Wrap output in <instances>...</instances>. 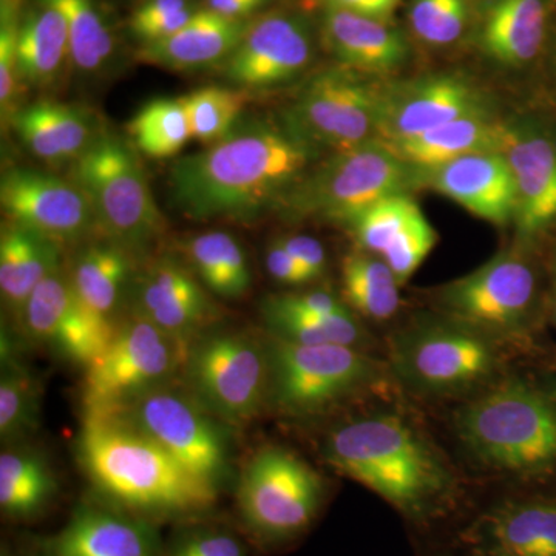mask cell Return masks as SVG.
<instances>
[{
    "mask_svg": "<svg viewBox=\"0 0 556 556\" xmlns=\"http://www.w3.org/2000/svg\"><path fill=\"white\" fill-rule=\"evenodd\" d=\"M237 496L252 530L285 538L311 525L324 497V484L314 468L294 453L266 447L249 459Z\"/></svg>",
    "mask_w": 556,
    "mask_h": 556,
    "instance_id": "cell-10",
    "label": "cell"
},
{
    "mask_svg": "<svg viewBox=\"0 0 556 556\" xmlns=\"http://www.w3.org/2000/svg\"><path fill=\"white\" fill-rule=\"evenodd\" d=\"M325 456L340 473L413 517L428 514L448 489L437 453L396 416L365 417L336 428Z\"/></svg>",
    "mask_w": 556,
    "mask_h": 556,
    "instance_id": "cell-3",
    "label": "cell"
},
{
    "mask_svg": "<svg viewBox=\"0 0 556 556\" xmlns=\"http://www.w3.org/2000/svg\"><path fill=\"white\" fill-rule=\"evenodd\" d=\"M313 60V39L298 16L269 13L249 21L223 62V76L241 90H268L298 78Z\"/></svg>",
    "mask_w": 556,
    "mask_h": 556,
    "instance_id": "cell-16",
    "label": "cell"
},
{
    "mask_svg": "<svg viewBox=\"0 0 556 556\" xmlns=\"http://www.w3.org/2000/svg\"><path fill=\"white\" fill-rule=\"evenodd\" d=\"M270 0H206V9L230 20L249 21Z\"/></svg>",
    "mask_w": 556,
    "mask_h": 556,
    "instance_id": "cell-50",
    "label": "cell"
},
{
    "mask_svg": "<svg viewBox=\"0 0 556 556\" xmlns=\"http://www.w3.org/2000/svg\"><path fill=\"white\" fill-rule=\"evenodd\" d=\"M517 186V219L526 236L556 219V148L548 139L511 129L504 150Z\"/></svg>",
    "mask_w": 556,
    "mask_h": 556,
    "instance_id": "cell-23",
    "label": "cell"
},
{
    "mask_svg": "<svg viewBox=\"0 0 556 556\" xmlns=\"http://www.w3.org/2000/svg\"><path fill=\"white\" fill-rule=\"evenodd\" d=\"M197 11L190 0H146L131 14L129 28L135 39L148 46L185 28Z\"/></svg>",
    "mask_w": 556,
    "mask_h": 556,
    "instance_id": "cell-42",
    "label": "cell"
},
{
    "mask_svg": "<svg viewBox=\"0 0 556 556\" xmlns=\"http://www.w3.org/2000/svg\"><path fill=\"white\" fill-rule=\"evenodd\" d=\"M408 166L379 139L336 152L300 179L278 208L288 217L350 225L361 212L386 197L404 193Z\"/></svg>",
    "mask_w": 556,
    "mask_h": 556,
    "instance_id": "cell-6",
    "label": "cell"
},
{
    "mask_svg": "<svg viewBox=\"0 0 556 556\" xmlns=\"http://www.w3.org/2000/svg\"><path fill=\"white\" fill-rule=\"evenodd\" d=\"M438 243V233L422 211L409 222L407 228L387 249L382 258L396 276L399 285H404Z\"/></svg>",
    "mask_w": 556,
    "mask_h": 556,
    "instance_id": "cell-43",
    "label": "cell"
},
{
    "mask_svg": "<svg viewBox=\"0 0 556 556\" xmlns=\"http://www.w3.org/2000/svg\"><path fill=\"white\" fill-rule=\"evenodd\" d=\"M21 317L31 339L84 368L101 356L118 327L91 313L62 270L39 285Z\"/></svg>",
    "mask_w": 556,
    "mask_h": 556,
    "instance_id": "cell-15",
    "label": "cell"
},
{
    "mask_svg": "<svg viewBox=\"0 0 556 556\" xmlns=\"http://www.w3.org/2000/svg\"><path fill=\"white\" fill-rule=\"evenodd\" d=\"M21 0H2V13L20 14Z\"/></svg>",
    "mask_w": 556,
    "mask_h": 556,
    "instance_id": "cell-51",
    "label": "cell"
},
{
    "mask_svg": "<svg viewBox=\"0 0 556 556\" xmlns=\"http://www.w3.org/2000/svg\"><path fill=\"white\" fill-rule=\"evenodd\" d=\"M273 338L299 345L353 346L361 339V327L351 311L338 314L288 313L263 306Z\"/></svg>",
    "mask_w": 556,
    "mask_h": 556,
    "instance_id": "cell-38",
    "label": "cell"
},
{
    "mask_svg": "<svg viewBox=\"0 0 556 556\" xmlns=\"http://www.w3.org/2000/svg\"><path fill=\"white\" fill-rule=\"evenodd\" d=\"M486 115L481 93L457 76H431L382 89L378 139L404 141L452 121Z\"/></svg>",
    "mask_w": 556,
    "mask_h": 556,
    "instance_id": "cell-18",
    "label": "cell"
},
{
    "mask_svg": "<svg viewBox=\"0 0 556 556\" xmlns=\"http://www.w3.org/2000/svg\"><path fill=\"white\" fill-rule=\"evenodd\" d=\"M134 257L130 251L115 241H93L80 249L73 262L70 280L84 305L104 320H115L116 311L126 298L134 276Z\"/></svg>",
    "mask_w": 556,
    "mask_h": 556,
    "instance_id": "cell-30",
    "label": "cell"
},
{
    "mask_svg": "<svg viewBox=\"0 0 556 556\" xmlns=\"http://www.w3.org/2000/svg\"><path fill=\"white\" fill-rule=\"evenodd\" d=\"M510 135V127L495 123L486 115L466 116L419 137L383 144L405 163L431 170L473 153H504Z\"/></svg>",
    "mask_w": 556,
    "mask_h": 556,
    "instance_id": "cell-27",
    "label": "cell"
},
{
    "mask_svg": "<svg viewBox=\"0 0 556 556\" xmlns=\"http://www.w3.org/2000/svg\"><path fill=\"white\" fill-rule=\"evenodd\" d=\"M269 399L288 415H313L350 396L372 376L364 354L345 345L268 343Z\"/></svg>",
    "mask_w": 556,
    "mask_h": 556,
    "instance_id": "cell-9",
    "label": "cell"
},
{
    "mask_svg": "<svg viewBox=\"0 0 556 556\" xmlns=\"http://www.w3.org/2000/svg\"><path fill=\"white\" fill-rule=\"evenodd\" d=\"M311 5L324 10H343L361 16L388 22L397 10L401 0H309Z\"/></svg>",
    "mask_w": 556,
    "mask_h": 556,
    "instance_id": "cell-49",
    "label": "cell"
},
{
    "mask_svg": "<svg viewBox=\"0 0 556 556\" xmlns=\"http://www.w3.org/2000/svg\"><path fill=\"white\" fill-rule=\"evenodd\" d=\"M0 203L10 222L38 230L60 244L84 240L98 228L93 208L79 186L46 172L28 167L3 172Z\"/></svg>",
    "mask_w": 556,
    "mask_h": 556,
    "instance_id": "cell-13",
    "label": "cell"
},
{
    "mask_svg": "<svg viewBox=\"0 0 556 556\" xmlns=\"http://www.w3.org/2000/svg\"><path fill=\"white\" fill-rule=\"evenodd\" d=\"M135 314L189 350L214 320L215 306L189 266L163 257L135 278Z\"/></svg>",
    "mask_w": 556,
    "mask_h": 556,
    "instance_id": "cell-19",
    "label": "cell"
},
{
    "mask_svg": "<svg viewBox=\"0 0 556 556\" xmlns=\"http://www.w3.org/2000/svg\"><path fill=\"white\" fill-rule=\"evenodd\" d=\"M321 40L343 67L354 72H393L408 58V43L401 31L350 11L324 10Z\"/></svg>",
    "mask_w": 556,
    "mask_h": 556,
    "instance_id": "cell-22",
    "label": "cell"
},
{
    "mask_svg": "<svg viewBox=\"0 0 556 556\" xmlns=\"http://www.w3.org/2000/svg\"><path fill=\"white\" fill-rule=\"evenodd\" d=\"M129 135L139 152L150 159L177 155L192 138L181 98H159L142 105L129 123Z\"/></svg>",
    "mask_w": 556,
    "mask_h": 556,
    "instance_id": "cell-36",
    "label": "cell"
},
{
    "mask_svg": "<svg viewBox=\"0 0 556 556\" xmlns=\"http://www.w3.org/2000/svg\"><path fill=\"white\" fill-rule=\"evenodd\" d=\"M160 555L159 533L148 519L100 506L79 507L46 547V556Z\"/></svg>",
    "mask_w": 556,
    "mask_h": 556,
    "instance_id": "cell-20",
    "label": "cell"
},
{
    "mask_svg": "<svg viewBox=\"0 0 556 556\" xmlns=\"http://www.w3.org/2000/svg\"><path fill=\"white\" fill-rule=\"evenodd\" d=\"M460 438L489 466L530 475L556 463V405L510 382L475 399L457 417Z\"/></svg>",
    "mask_w": 556,
    "mask_h": 556,
    "instance_id": "cell-4",
    "label": "cell"
},
{
    "mask_svg": "<svg viewBox=\"0 0 556 556\" xmlns=\"http://www.w3.org/2000/svg\"><path fill=\"white\" fill-rule=\"evenodd\" d=\"M116 415L148 434L193 475L218 486L229 470V442L223 422L188 391L170 386L150 391ZM112 416V415H110Z\"/></svg>",
    "mask_w": 556,
    "mask_h": 556,
    "instance_id": "cell-11",
    "label": "cell"
},
{
    "mask_svg": "<svg viewBox=\"0 0 556 556\" xmlns=\"http://www.w3.org/2000/svg\"><path fill=\"white\" fill-rule=\"evenodd\" d=\"M380 102L382 89L342 65L313 76L285 118L318 148L343 152L378 139Z\"/></svg>",
    "mask_w": 556,
    "mask_h": 556,
    "instance_id": "cell-12",
    "label": "cell"
},
{
    "mask_svg": "<svg viewBox=\"0 0 556 556\" xmlns=\"http://www.w3.org/2000/svg\"><path fill=\"white\" fill-rule=\"evenodd\" d=\"M431 170V186L477 217L495 225L515 218L517 186L504 153H473Z\"/></svg>",
    "mask_w": 556,
    "mask_h": 556,
    "instance_id": "cell-21",
    "label": "cell"
},
{
    "mask_svg": "<svg viewBox=\"0 0 556 556\" xmlns=\"http://www.w3.org/2000/svg\"><path fill=\"white\" fill-rule=\"evenodd\" d=\"M73 181L86 193L98 228L131 254H142L164 230L144 169L115 135L94 139L73 166Z\"/></svg>",
    "mask_w": 556,
    "mask_h": 556,
    "instance_id": "cell-5",
    "label": "cell"
},
{
    "mask_svg": "<svg viewBox=\"0 0 556 556\" xmlns=\"http://www.w3.org/2000/svg\"><path fill=\"white\" fill-rule=\"evenodd\" d=\"M396 365L413 386L431 393L467 390L489 378L496 354L484 338L460 328H430L396 346Z\"/></svg>",
    "mask_w": 556,
    "mask_h": 556,
    "instance_id": "cell-14",
    "label": "cell"
},
{
    "mask_svg": "<svg viewBox=\"0 0 556 556\" xmlns=\"http://www.w3.org/2000/svg\"><path fill=\"white\" fill-rule=\"evenodd\" d=\"M10 123L25 148L47 163L76 161L100 137L83 109L64 102L39 101L17 109Z\"/></svg>",
    "mask_w": 556,
    "mask_h": 556,
    "instance_id": "cell-26",
    "label": "cell"
},
{
    "mask_svg": "<svg viewBox=\"0 0 556 556\" xmlns=\"http://www.w3.org/2000/svg\"><path fill=\"white\" fill-rule=\"evenodd\" d=\"M188 113L192 138L203 144H214L225 138L241 118L244 109L243 90L204 87L181 97Z\"/></svg>",
    "mask_w": 556,
    "mask_h": 556,
    "instance_id": "cell-39",
    "label": "cell"
},
{
    "mask_svg": "<svg viewBox=\"0 0 556 556\" xmlns=\"http://www.w3.org/2000/svg\"><path fill=\"white\" fill-rule=\"evenodd\" d=\"M546 31L544 0H490L482 16V50L503 65L527 64L543 46Z\"/></svg>",
    "mask_w": 556,
    "mask_h": 556,
    "instance_id": "cell-29",
    "label": "cell"
},
{
    "mask_svg": "<svg viewBox=\"0 0 556 556\" xmlns=\"http://www.w3.org/2000/svg\"><path fill=\"white\" fill-rule=\"evenodd\" d=\"M248 24L249 21L230 20L207 9L199 10L175 35L141 46L137 58L144 64L177 72L208 67L228 60Z\"/></svg>",
    "mask_w": 556,
    "mask_h": 556,
    "instance_id": "cell-24",
    "label": "cell"
},
{
    "mask_svg": "<svg viewBox=\"0 0 556 556\" xmlns=\"http://www.w3.org/2000/svg\"><path fill=\"white\" fill-rule=\"evenodd\" d=\"M20 14L2 13L0 27V105L2 115L13 118L20 93V67H17V30Z\"/></svg>",
    "mask_w": 556,
    "mask_h": 556,
    "instance_id": "cell-44",
    "label": "cell"
},
{
    "mask_svg": "<svg viewBox=\"0 0 556 556\" xmlns=\"http://www.w3.org/2000/svg\"><path fill=\"white\" fill-rule=\"evenodd\" d=\"M295 262L308 273L311 280L324 276L327 269V252L320 241L309 236H289L278 239Z\"/></svg>",
    "mask_w": 556,
    "mask_h": 556,
    "instance_id": "cell-47",
    "label": "cell"
},
{
    "mask_svg": "<svg viewBox=\"0 0 556 556\" xmlns=\"http://www.w3.org/2000/svg\"><path fill=\"white\" fill-rule=\"evenodd\" d=\"M263 306L299 314H338L350 311L334 295L324 291L278 295V298L266 300Z\"/></svg>",
    "mask_w": 556,
    "mask_h": 556,
    "instance_id": "cell-46",
    "label": "cell"
},
{
    "mask_svg": "<svg viewBox=\"0 0 556 556\" xmlns=\"http://www.w3.org/2000/svg\"><path fill=\"white\" fill-rule=\"evenodd\" d=\"M76 445L94 486L141 517L203 514L217 501V486L118 415L84 416Z\"/></svg>",
    "mask_w": 556,
    "mask_h": 556,
    "instance_id": "cell-2",
    "label": "cell"
},
{
    "mask_svg": "<svg viewBox=\"0 0 556 556\" xmlns=\"http://www.w3.org/2000/svg\"><path fill=\"white\" fill-rule=\"evenodd\" d=\"M186 356V348L134 313L86 368L84 416L116 415L150 391L169 386L182 371Z\"/></svg>",
    "mask_w": 556,
    "mask_h": 556,
    "instance_id": "cell-7",
    "label": "cell"
},
{
    "mask_svg": "<svg viewBox=\"0 0 556 556\" xmlns=\"http://www.w3.org/2000/svg\"><path fill=\"white\" fill-rule=\"evenodd\" d=\"M343 291L354 309L375 320H386L399 308V285L386 260L368 254L346 255L342 263Z\"/></svg>",
    "mask_w": 556,
    "mask_h": 556,
    "instance_id": "cell-35",
    "label": "cell"
},
{
    "mask_svg": "<svg viewBox=\"0 0 556 556\" xmlns=\"http://www.w3.org/2000/svg\"><path fill=\"white\" fill-rule=\"evenodd\" d=\"M188 393L219 422L241 426L269 397L268 345L241 332H211L193 340L182 367Z\"/></svg>",
    "mask_w": 556,
    "mask_h": 556,
    "instance_id": "cell-8",
    "label": "cell"
},
{
    "mask_svg": "<svg viewBox=\"0 0 556 556\" xmlns=\"http://www.w3.org/2000/svg\"><path fill=\"white\" fill-rule=\"evenodd\" d=\"M419 212V206L408 195L396 193L365 208L350 226L365 251L383 255Z\"/></svg>",
    "mask_w": 556,
    "mask_h": 556,
    "instance_id": "cell-40",
    "label": "cell"
},
{
    "mask_svg": "<svg viewBox=\"0 0 556 556\" xmlns=\"http://www.w3.org/2000/svg\"><path fill=\"white\" fill-rule=\"evenodd\" d=\"M61 270V244L17 223L0 236V291L7 305L22 314L33 292Z\"/></svg>",
    "mask_w": 556,
    "mask_h": 556,
    "instance_id": "cell-28",
    "label": "cell"
},
{
    "mask_svg": "<svg viewBox=\"0 0 556 556\" xmlns=\"http://www.w3.org/2000/svg\"><path fill=\"white\" fill-rule=\"evenodd\" d=\"M266 268H268L269 276L274 280L287 285V287H302V285L313 281L308 273L295 262L294 257L280 243V240L274 241L268 248Z\"/></svg>",
    "mask_w": 556,
    "mask_h": 556,
    "instance_id": "cell-48",
    "label": "cell"
},
{
    "mask_svg": "<svg viewBox=\"0 0 556 556\" xmlns=\"http://www.w3.org/2000/svg\"><path fill=\"white\" fill-rule=\"evenodd\" d=\"M190 269L207 291L222 299L243 298L251 288L247 252L225 230H211L182 244Z\"/></svg>",
    "mask_w": 556,
    "mask_h": 556,
    "instance_id": "cell-33",
    "label": "cell"
},
{
    "mask_svg": "<svg viewBox=\"0 0 556 556\" xmlns=\"http://www.w3.org/2000/svg\"><path fill=\"white\" fill-rule=\"evenodd\" d=\"M318 152L320 148L287 118H240L225 138L175 161L172 200L197 222H248L277 207L305 177Z\"/></svg>",
    "mask_w": 556,
    "mask_h": 556,
    "instance_id": "cell-1",
    "label": "cell"
},
{
    "mask_svg": "<svg viewBox=\"0 0 556 556\" xmlns=\"http://www.w3.org/2000/svg\"><path fill=\"white\" fill-rule=\"evenodd\" d=\"M477 543L484 556H556V503L501 504L479 522Z\"/></svg>",
    "mask_w": 556,
    "mask_h": 556,
    "instance_id": "cell-25",
    "label": "cell"
},
{
    "mask_svg": "<svg viewBox=\"0 0 556 556\" xmlns=\"http://www.w3.org/2000/svg\"><path fill=\"white\" fill-rule=\"evenodd\" d=\"M70 60L68 25L64 14L47 0L25 11L17 30V67L22 83L47 87Z\"/></svg>",
    "mask_w": 556,
    "mask_h": 556,
    "instance_id": "cell-31",
    "label": "cell"
},
{
    "mask_svg": "<svg viewBox=\"0 0 556 556\" xmlns=\"http://www.w3.org/2000/svg\"><path fill=\"white\" fill-rule=\"evenodd\" d=\"M64 14L68 25L70 62L79 72H101L115 51L112 33L93 0H47Z\"/></svg>",
    "mask_w": 556,
    "mask_h": 556,
    "instance_id": "cell-37",
    "label": "cell"
},
{
    "mask_svg": "<svg viewBox=\"0 0 556 556\" xmlns=\"http://www.w3.org/2000/svg\"><path fill=\"white\" fill-rule=\"evenodd\" d=\"M468 21L467 0H412L409 24L417 38L448 46L460 38Z\"/></svg>",
    "mask_w": 556,
    "mask_h": 556,
    "instance_id": "cell-41",
    "label": "cell"
},
{
    "mask_svg": "<svg viewBox=\"0 0 556 556\" xmlns=\"http://www.w3.org/2000/svg\"><path fill=\"white\" fill-rule=\"evenodd\" d=\"M58 482L46 457L31 448L11 447L0 455V508L5 517L30 519L49 507Z\"/></svg>",
    "mask_w": 556,
    "mask_h": 556,
    "instance_id": "cell-32",
    "label": "cell"
},
{
    "mask_svg": "<svg viewBox=\"0 0 556 556\" xmlns=\"http://www.w3.org/2000/svg\"><path fill=\"white\" fill-rule=\"evenodd\" d=\"M0 556H11V554H10V552H9V551H7V548H5V547H3V548H2V555H0Z\"/></svg>",
    "mask_w": 556,
    "mask_h": 556,
    "instance_id": "cell-52",
    "label": "cell"
},
{
    "mask_svg": "<svg viewBox=\"0 0 556 556\" xmlns=\"http://www.w3.org/2000/svg\"><path fill=\"white\" fill-rule=\"evenodd\" d=\"M170 556H247L239 541L229 533L200 532L179 541Z\"/></svg>",
    "mask_w": 556,
    "mask_h": 556,
    "instance_id": "cell-45",
    "label": "cell"
},
{
    "mask_svg": "<svg viewBox=\"0 0 556 556\" xmlns=\"http://www.w3.org/2000/svg\"><path fill=\"white\" fill-rule=\"evenodd\" d=\"M2 334V378H0V437L7 444L20 442L39 426L42 387L35 375L22 365Z\"/></svg>",
    "mask_w": 556,
    "mask_h": 556,
    "instance_id": "cell-34",
    "label": "cell"
},
{
    "mask_svg": "<svg viewBox=\"0 0 556 556\" xmlns=\"http://www.w3.org/2000/svg\"><path fill=\"white\" fill-rule=\"evenodd\" d=\"M535 294V277L527 263L500 255L470 276L450 285L444 303L471 329L506 331L525 318Z\"/></svg>",
    "mask_w": 556,
    "mask_h": 556,
    "instance_id": "cell-17",
    "label": "cell"
}]
</instances>
